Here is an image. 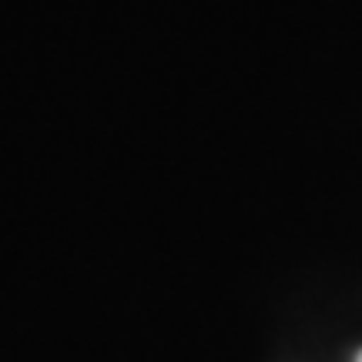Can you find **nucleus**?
Wrapping results in <instances>:
<instances>
[{
  "instance_id": "f257e3e1",
  "label": "nucleus",
  "mask_w": 362,
  "mask_h": 362,
  "mask_svg": "<svg viewBox=\"0 0 362 362\" xmlns=\"http://www.w3.org/2000/svg\"><path fill=\"white\" fill-rule=\"evenodd\" d=\"M356 362H362V352H359V359H356Z\"/></svg>"
}]
</instances>
